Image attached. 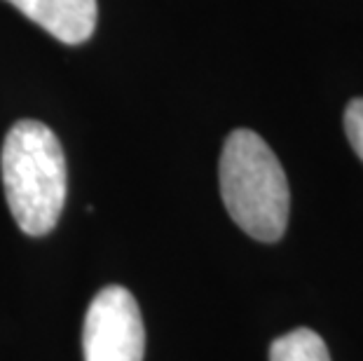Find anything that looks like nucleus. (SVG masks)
<instances>
[{"mask_svg": "<svg viewBox=\"0 0 363 361\" xmlns=\"http://www.w3.org/2000/svg\"><path fill=\"white\" fill-rule=\"evenodd\" d=\"M0 169L17 226L33 237L52 233L66 204V157L57 134L38 120H19L5 136Z\"/></svg>", "mask_w": 363, "mask_h": 361, "instance_id": "nucleus-1", "label": "nucleus"}, {"mask_svg": "<svg viewBox=\"0 0 363 361\" xmlns=\"http://www.w3.org/2000/svg\"><path fill=\"white\" fill-rule=\"evenodd\" d=\"M220 197L228 213L258 242L281 240L291 193L272 148L251 129H235L220 155Z\"/></svg>", "mask_w": 363, "mask_h": 361, "instance_id": "nucleus-2", "label": "nucleus"}, {"mask_svg": "<svg viewBox=\"0 0 363 361\" xmlns=\"http://www.w3.org/2000/svg\"><path fill=\"white\" fill-rule=\"evenodd\" d=\"M84 361H143L145 328L136 298L125 287L101 289L82 328Z\"/></svg>", "mask_w": 363, "mask_h": 361, "instance_id": "nucleus-3", "label": "nucleus"}, {"mask_svg": "<svg viewBox=\"0 0 363 361\" xmlns=\"http://www.w3.org/2000/svg\"><path fill=\"white\" fill-rule=\"evenodd\" d=\"M7 3L66 45L89 40L96 28V0H7Z\"/></svg>", "mask_w": 363, "mask_h": 361, "instance_id": "nucleus-4", "label": "nucleus"}, {"mask_svg": "<svg viewBox=\"0 0 363 361\" xmlns=\"http://www.w3.org/2000/svg\"><path fill=\"white\" fill-rule=\"evenodd\" d=\"M269 361H330V355L319 333L312 328H296L272 343Z\"/></svg>", "mask_w": 363, "mask_h": 361, "instance_id": "nucleus-5", "label": "nucleus"}, {"mask_svg": "<svg viewBox=\"0 0 363 361\" xmlns=\"http://www.w3.org/2000/svg\"><path fill=\"white\" fill-rule=\"evenodd\" d=\"M345 132L354 152L363 162V99H354L345 111Z\"/></svg>", "mask_w": 363, "mask_h": 361, "instance_id": "nucleus-6", "label": "nucleus"}]
</instances>
